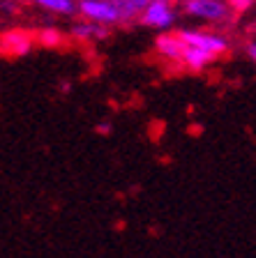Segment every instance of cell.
<instances>
[{"mask_svg": "<svg viewBox=\"0 0 256 258\" xmlns=\"http://www.w3.org/2000/svg\"><path fill=\"white\" fill-rule=\"evenodd\" d=\"M182 12L189 19L206 21L208 26H226L235 16L229 0H182Z\"/></svg>", "mask_w": 256, "mask_h": 258, "instance_id": "cell-1", "label": "cell"}, {"mask_svg": "<svg viewBox=\"0 0 256 258\" xmlns=\"http://www.w3.org/2000/svg\"><path fill=\"white\" fill-rule=\"evenodd\" d=\"M176 7L171 0H150L148 7L143 10L139 23L145 28H152V30H171L173 23H176Z\"/></svg>", "mask_w": 256, "mask_h": 258, "instance_id": "cell-2", "label": "cell"}, {"mask_svg": "<svg viewBox=\"0 0 256 258\" xmlns=\"http://www.w3.org/2000/svg\"><path fill=\"white\" fill-rule=\"evenodd\" d=\"M180 37L185 39L187 46H198V48H206L210 53L215 55H224L229 53L231 42L226 35L222 32H208V30H192V28H185L180 30Z\"/></svg>", "mask_w": 256, "mask_h": 258, "instance_id": "cell-3", "label": "cell"}, {"mask_svg": "<svg viewBox=\"0 0 256 258\" xmlns=\"http://www.w3.org/2000/svg\"><path fill=\"white\" fill-rule=\"evenodd\" d=\"M79 14L88 21H97L104 26L120 23V14L113 0H79Z\"/></svg>", "mask_w": 256, "mask_h": 258, "instance_id": "cell-4", "label": "cell"}, {"mask_svg": "<svg viewBox=\"0 0 256 258\" xmlns=\"http://www.w3.org/2000/svg\"><path fill=\"white\" fill-rule=\"evenodd\" d=\"M185 39L180 37V32H160L155 39V51L162 60H169V62H180L182 64V58H185Z\"/></svg>", "mask_w": 256, "mask_h": 258, "instance_id": "cell-5", "label": "cell"}, {"mask_svg": "<svg viewBox=\"0 0 256 258\" xmlns=\"http://www.w3.org/2000/svg\"><path fill=\"white\" fill-rule=\"evenodd\" d=\"M32 44H35V37L26 30H7L3 35V53L10 55V58H23L32 51Z\"/></svg>", "mask_w": 256, "mask_h": 258, "instance_id": "cell-6", "label": "cell"}, {"mask_svg": "<svg viewBox=\"0 0 256 258\" xmlns=\"http://www.w3.org/2000/svg\"><path fill=\"white\" fill-rule=\"evenodd\" d=\"M70 35L76 39V42H99V39H107L109 37V28L104 26V23H97V21H88V19H83V21L74 23V26L70 28Z\"/></svg>", "mask_w": 256, "mask_h": 258, "instance_id": "cell-7", "label": "cell"}, {"mask_svg": "<svg viewBox=\"0 0 256 258\" xmlns=\"http://www.w3.org/2000/svg\"><path fill=\"white\" fill-rule=\"evenodd\" d=\"M219 55L210 53L206 48H198V46H187L185 48V58H182V67H187L189 72H203L206 67L217 60Z\"/></svg>", "mask_w": 256, "mask_h": 258, "instance_id": "cell-8", "label": "cell"}, {"mask_svg": "<svg viewBox=\"0 0 256 258\" xmlns=\"http://www.w3.org/2000/svg\"><path fill=\"white\" fill-rule=\"evenodd\" d=\"M113 3H116L118 14H120V23H134L141 19L150 0H113Z\"/></svg>", "mask_w": 256, "mask_h": 258, "instance_id": "cell-9", "label": "cell"}, {"mask_svg": "<svg viewBox=\"0 0 256 258\" xmlns=\"http://www.w3.org/2000/svg\"><path fill=\"white\" fill-rule=\"evenodd\" d=\"M30 5H37L42 10L51 12V14H60V16H72L74 12H79V3L74 0H26Z\"/></svg>", "mask_w": 256, "mask_h": 258, "instance_id": "cell-10", "label": "cell"}, {"mask_svg": "<svg viewBox=\"0 0 256 258\" xmlns=\"http://www.w3.org/2000/svg\"><path fill=\"white\" fill-rule=\"evenodd\" d=\"M37 42L42 44V46H60L63 32L56 30V28H44V30L37 35Z\"/></svg>", "mask_w": 256, "mask_h": 258, "instance_id": "cell-11", "label": "cell"}, {"mask_svg": "<svg viewBox=\"0 0 256 258\" xmlns=\"http://www.w3.org/2000/svg\"><path fill=\"white\" fill-rule=\"evenodd\" d=\"M229 3L235 10V14H245V12H249L256 5V0H229Z\"/></svg>", "mask_w": 256, "mask_h": 258, "instance_id": "cell-12", "label": "cell"}, {"mask_svg": "<svg viewBox=\"0 0 256 258\" xmlns=\"http://www.w3.org/2000/svg\"><path fill=\"white\" fill-rule=\"evenodd\" d=\"M97 132H99V134H109V132H111V124H109V122H99V124H97Z\"/></svg>", "mask_w": 256, "mask_h": 258, "instance_id": "cell-13", "label": "cell"}, {"mask_svg": "<svg viewBox=\"0 0 256 258\" xmlns=\"http://www.w3.org/2000/svg\"><path fill=\"white\" fill-rule=\"evenodd\" d=\"M247 55H249V58L256 62V42H251L249 46H247Z\"/></svg>", "mask_w": 256, "mask_h": 258, "instance_id": "cell-14", "label": "cell"}]
</instances>
